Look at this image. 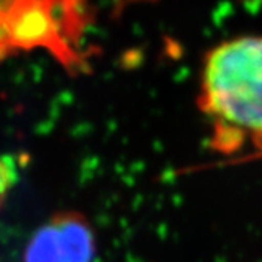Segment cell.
<instances>
[{"instance_id":"obj_2","label":"cell","mask_w":262,"mask_h":262,"mask_svg":"<svg viewBox=\"0 0 262 262\" xmlns=\"http://www.w3.org/2000/svg\"><path fill=\"white\" fill-rule=\"evenodd\" d=\"M95 237L84 216L59 213L36 231L29 242L24 262H92Z\"/></svg>"},{"instance_id":"obj_1","label":"cell","mask_w":262,"mask_h":262,"mask_svg":"<svg viewBox=\"0 0 262 262\" xmlns=\"http://www.w3.org/2000/svg\"><path fill=\"white\" fill-rule=\"evenodd\" d=\"M199 107L215 148L262 152V35L223 41L205 55Z\"/></svg>"},{"instance_id":"obj_5","label":"cell","mask_w":262,"mask_h":262,"mask_svg":"<svg viewBox=\"0 0 262 262\" xmlns=\"http://www.w3.org/2000/svg\"><path fill=\"white\" fill-rule=\"evenodd\" d=\"M120 5H131V4H144V2H154V0H117Z\"/></svg>"},{"instance_id":"obj_3","label":"cell","mask_w":262,"mask_h":262,"mask_svg":"<svg viewBox=\"0 0 262 262\" xmlns=\"http://www.w3.org/2000/svg\"><path fill=\"white\" fill-rule=\"evenodd\" d=\"M0 2H5V0H0ZM0 17H4V23L8 29L13 49H30V48L43 46L52 51L55 55H59L63 62L67 59H74V62H76V57H74V54L70 48V43L63 36L59 35L60 32L57 29H54L41 21H36L33 17L10 11L5 7H0ZM7 52L8 48L5 43L2 23H0V59L7 55Z\"/></svg>"},{"instance_id":"obj_4","label":"cell","mask_w":262,"mask_h":262,"mask_svg":"<svg viewBox=\"0 0 262 262\" xmlns=\"http://www.w3.org/2000/svg\"><path fill=\"white\" fill-rule=\"evenodd\" d=\"M16 176H17V169L14 161L8 157L0 158V207L4 205L11 186L14 185Z\"/></svg>"}]
</instances>
